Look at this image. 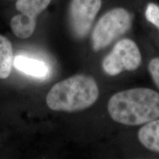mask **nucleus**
<instances>
[{"mask_svg":"<svg viewBox=\"0 0 159 159\" xmlns=\"http://www.w3.org/2000/svg\"><path fill=\"white\" fill-rule=\"evenodd\" d=\"M108 111L112 119L120 124H145L159 117V94L147 88L119 91L109 99Z\"/></svg>","mask_w":159,"mask_h":159,"instance_id":"f257e3e1","label":"nucleus"},{"mask_svg":"<svg viewBox=\"0 0 159 159\" xmlns=\"http://www.w3.org/2000/svg\"><path fill=\"white\" fill-rule=\"evenodd\" d=\"M99 97V88L93 77L77 75L55 84L47 96L52 110L75 112L89 108Z\"/></svg>","mask_w":159,"mask_h":159,"instance_id":"f03ea898","label":"nucleus"},{"mask_svg":"<svg viewBox=\"0 0 159 159\" xmlns=\"http://www.w3.org/2000/svg\"><path fill=\"white\" fill-rule=\"evenodd\" d=\"M131 16L122 7L111 9L99 19L91 34L92 47L95 51L104 49L130 29Z\"/></svg>","mask_w":159,"mask_h":159,"instance_id":"7ed1b4c3","label":"nucleus"},{"mask_svg":"<svg viewBox=\"0 0 159 159\" xmlns=\"http://www.w3.org/2000/svg\"><path fill=\"white\" fill-rule=\"evenodd\" d=\"M142 62V55L133 40L124 39L114 45L112 51L104 57L102 69L106 74L115 76L124 71H134Z\"/></svg>","mask_w":159,"mask_h":159,"instance_id":"20e7f679","label":"nucleus"},{"mask_svg":"<svg viewBox=\"0 0 159 159\" xmlns=\"http://www.w3.org/2000/svg\"><path fill=\"white\" fill-rule=\"evenodd\" d=\"M101 6L102 0H71L69 21L75 37L82 39L88 34Z\"/></svg>","mask_w":159,"mask_h":159,"instance_id":"39448f33","label":"nucleus"},{"mask_svg":"<svg viewBox=\"0 0 159 159\" xmlns=\"http://www.w3.org/2000/svg\"><path fill=\"white\" fill-rule=\"evenodd\" d=\"M13 65L21 72L37 78H43L48 74V67L44 62L24 55L16 56Z\"/></svg>","mask_w":159,"mask_h":159,"instance_id":"423d86ee","label":"nucleus"},{"mask_svg":"<svg viewBox=\"0 0 159 159\" xmlns=\"http://www.w3.org/2000/svg\"><path fill=\"white\" fill-rule=\"evenodd\" d=\"M138 138L141 144L149 150L159 152V119L148 122L139 129Z\"/></svg>","mask_w":159,"mask_h":159,"instance_id":"0eeeda50","label":"nucleus"},{"mask_svg":"<svg viewBox=\"0 0 159 159\" xmlns=\"http://www.w3.org/2000/svg\"><path fill=\"white\" fill-rule=\"evenodd\" d=\"M52 0H17L16 7L20 14L36 21V18L49 5Z\"/></svg>","mask_w":159,"mask_h":159,"instance_id":"6e6552de","label":"nucleus"},{"mask_svg":"<svg viewBox=\"0 0 159 159\" xmlns=\"http://www.w3.org/2000/svg\"><path fill=\"white\" fill-rule=\"evenodd\" d=\"M13 63V47L7 38L0 35V79L9 77Z\"/></svg>","mask_w":159,"mask_h":159,"instance_id":"1a4fd4ad","label":"nucleus"},{"mask_svg":"<svg viewBox=\"0 0 159 159\" xmlns=\"http://www.w3.org/2000/svg\"><path fill=\"white\" fill-rule=\"evenodd\" d=\"M35 26L36 21L27 19L21 14L16 15L11 21L12 30L19 39H25L30 37L34 33Z\"/></svg>","mask_w":159,"mask_h":159,"instance_id":"9d476101","label":"nucleus"},{"mask_svg":"<svg viewBox=\"0 0 159 159\" xmlns=\"http://www.w3.org/2000/svg\"><path fill=\"white\" fill-rule=\"evenodd\" d=\"M145 17L149 22L159 29V5L149 3L145 10Z\"/></svg>","mask_w":159,"mask_h":159,"instance_id":"9b49d317","label":"nucleus"},{"mask_svg":"<svg viewBox=\"0 0 159 159\" xmlns=\"http://www.w3.org/2000/svg\"><path fill=\"white\" fill-rule=\"evenodd\" d=\"M149 72L155 84L159 88V57H154L148 64Z\"/></svg>","mask_w":159,"mask_h":159,"instance_id":"f8f14e48","label":"nucleus"}]
</instances>
